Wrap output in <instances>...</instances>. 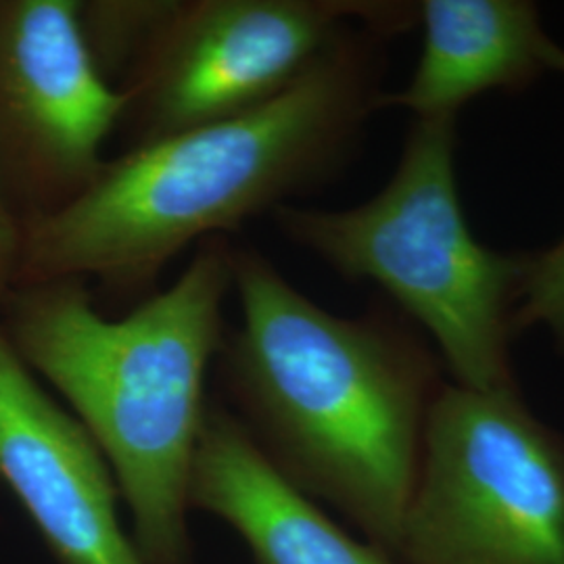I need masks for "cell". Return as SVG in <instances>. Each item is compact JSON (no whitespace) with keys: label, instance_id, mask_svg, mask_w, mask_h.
<instances>
[{"label":"cell","instance_id":"1","mask_svg":"<svg viewBox=\"0 0 564 564\" xmlns=\"http://www.w3.org/2000/svg\"><path fill=\"white\" fill-rule=\"evenodd\" d=\"M383 41L354 25L262 107L107 160L76 202L21 223L15 286L84 281L134 295L191 245L339 176L379 111Z\"/></svg>","mask_w":564,"mask_h":564},{"label":"cell","instance_id":"2","mask_svg":"<svg viewBox=\"0 0 564 564\" xmlns=\"http://www.w3.org/2000/svg\"><path fill=\"white\" fill-rule=\"evenodd\" d=\"M241 321L218 354L230 412L289 484L395 561L442 362L391 312L345 318L232 247Z\"/></svg>","mask_w":564,"mask_h":564},{"label":"cell","instance_id":"3","mask_svg":"<svg viewBox=\"0 0 564 564\" xmlns=\"http://www.w3.org/2000/svg\"><path fill=\"white\" fill-rule=\"evenodd\" d=\"M232 245L203 242L178 281L123 318H105L90 284L15 286L0 328L99 445L147 564H193L188 485L224 339Z\"/></svg>","mask_w":564,"mask_h":564},{"label":"cell","instance_id":"4","mask_svg":"<svg viewBox=\"0 0 564 564\" xmlns=\"http://www.w3.org/2000/svg\"><path fill=\"white\" fill-rule=\"evenodd\" d=\"M282 237L345 281L379 284L435 343L452 383L514 391L510 345L524 253L479 241L456 184V118L414 120L393 176L347 209L282 205Z\"/></svg>","mask_w":564,"mask_h":564},{"label":"cell","instance_id":"5","mask_svg":"<svg viewBox=\"0 0 564 564\" xmlns=\"http://www.w3.org/2000/svg\"><path fill=\"white\" fill-rule=\"evenodd\" d=\"M395 561L564 564V435L519 389L442 384Z\"/></svg>","mask_w":564,"mask_h":564},{"label":"cell","instance_id":"6","mask_svg":"<svg viewBox=\"0 0 564 564\" xmlns=\"http://www.w3.org/2000/svg\"><path fill=\"white\" fill-rule=\"evenodd\" d=\"M419 21L416 2L178 0L120 82L128 149L228 120L284 93L354 25L384 39Z\"/></svg>","mask_w":564,"mask_h":564},{"label":"cell","instance_id":"7","mask_svg":"<svg viewBox=\"0 0 564 564\" xmlns=\"http://www.w3.org/2000/svg\"><path fill=\"white\" fill-rule=\"evenodd\" d=\"M123 95L90 57L78 0H0V197L23 220L99 178Z\"/></svg>","mask_w":564,"mask_h":564},{"label":"cell","instance_id":"8","mask_svg":"<svg viewBox=\"0 0 564 564\" xmlns=\"http://www.w3.org/2000/svg\"><path fill=\"white\" fill-rule=\"evenodd\" d=\"M0 484L57 564H147L121 524L120 487L99 445L42 389L2 328Z\"/></svg>","mask_w":564,"mask_h":564},{"label":"cell","instance_id":"9","mask_svg":"<svg viewBox=\"0 0 564 564\" xmlns=\"http://www.w3.org/2000/svg\"><path fill=\"white\" fill-rule=\"evenodd\" d=\"M191 510L228 524L256 564H393L358 542L265 460L230 408L209 403L188 485Z\"/></svg>","mask_w":564,"mask_h":564},{"label":"cell","instance_id":"10","mask_svg":"<svg viewBox=\"0 0 564 564\" xmlns=\"http://www.w3.org/2000/svg\"><path fill=\"white\" fill-rule=\"evenodd\" d=\"M423 51L412 78L379 97L381 109H405L414 120L456 118L466 102L494 93H523L547 72L552 39L538 4L527 0L416 2Z\"/></svg>","mask_w":564,"mask_h":564},{"label":"cell","instance_id":"11","mask_svg":"<svg viewBox=\"0 0 564 564\" xmlns=\"http://www.w3.org/2000/svg\"><path fill=\"white\" fill-rule=\"evenodd\" d=\"M178 0H78L82 39L113 86L158 39Z\"/></svg>","mask_w":564,"mask_h":564},{"label":"cell","instance_id":"12","mask_svg":"<svg viewBox=\"0 0 564 564\" xmlns=\"http://www.w3.org/2000/svg\"><path fill=\"white\" fill-rule=\"evenodd\" d=\"M544 328L564 354V237L535 253H524L517 303V330Z\"/></svg>","mask_w":564,"mask_h":564},{"label":"cell","instance_id":"13","mask_svg":"<svg viewBox=\"0 0 564 564\" xmlns=\"http://www.w3.org/2000/svg\"><path fill=\"white\" fill-rule=\"evenodd\" d=\"M21 223L0 197V302L15 289L20 262Z\"/></svg>","mask_w":564,"mask_h":564},{"label":"cell","instance_id":"14","mask_svg":"<svg viewBox=\"0 0 564 564\" xmlns=\"http://www.w3.org/2000/svg\"><path fill=\"white\" fill-rule=\"evenodd\" d=\"M545 67L547 72L564 74V48L558 42H550L545 51Z\"/></svg>","mask_w":564,"mask_h":564}]
</instances>
